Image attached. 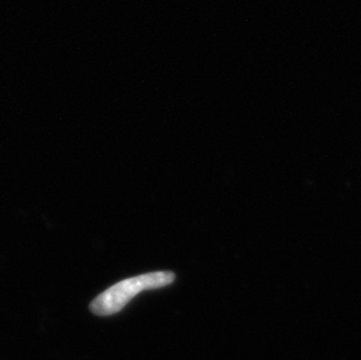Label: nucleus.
I'll return each mask as SVG.
<instances>
[{
  "instance_id": "nucleus-1",
  "label": "nucleus",
  "mask_w": 361,
  "mask_h": 360,
  "mask_svg": "<svg viewBox=\"0 0 361 360\" xmlns=\"http://www.w3.org/2000/svg\"><path fill=\"white\" fill-rule=\"evenodd\" d=\"M174 279L176 276L172 272H154L123 280L99 294L90 303V311L97 316L115 315L140 292L164 288L173 282Z\"/></svg>"
}]
</instances>
